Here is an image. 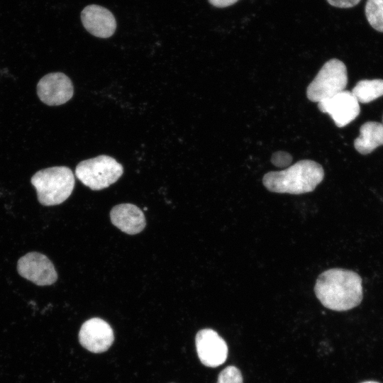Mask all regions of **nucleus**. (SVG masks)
Segmentation results:
<instances>
[{"label": "nucleus", "instance_id": "obj_1", "mask_svg": "<svg viewBox=\"0 0 383 383\" xmlns=\"http://www.w3.org/2000/svg\"><path fill=\"white\" fill-rule=\"evenodd\" d=\"M314 292L326 308L344 311L358 306L362 299V279L356 272L333 268L316 279Z\"/></svg>", "mask_w": 383, "mask_h": 383}, {"label": "nucleus", "instance_id": "obj_2", "mask_svg": "<svg viewBox=\"0 0 383 383\" xmlns=\"http://www.w3.org/2000/svg\"><path fill=\"white\" fill-rule=\"evenodd\" d=\"M324 177L322 166L311 160H303L282 171L269 172L262 179L272 192L301 194L313 191Z\"/></svg>", "mask_w": 383, "mask_h": 383}, {"label": "nucleus", "instance_id": "obj_3", "mask_svg": "<svg viewBox=\"0 0 383 383\" xmlns=\"http://www.w3.org/2000/svg\"><path fill=\"white\" fill-rule=\"evenodd\" d=\"M39 202L44 206H55L64 202L72 193L74 177L67 167L59 166L41 170L31 178Z\"/></svg>", "mask_w": 383, "mask_h": 383}, {"label": "nucleus", "instance_id": "obj_4", "mask_svg": "<svg viewBox=\"0 0 383 383\" xmlns=\"http://www.w3.org/2000/svg\"><path fill=\"white\" fill-rule=\"evenodd\" d=\"M123 166L114 158L102 155L80 162L75 175L92 190H101L115 183L123 174Z\"/></svg>", "mask_w": 383, "mask_h": 383}, {"label": "nucleus", "instance_id": "obj_5", "mask_svg": "<svg viewBox=\"0 0 383 383\" xmlns=\"http://www.w3.org/2000/svg\"><path fill=\"white\" fill-rule=\"evenodd\" d=\"M348 83L347 68L338 60L327 61L306 89L307 98L319 102L345 90Z\"/></svg>", "mask_w": 383, "mask_h": 383}, {"label": "nucleus", "instance_id": "obj_6", "mask_svg": "<svg viewBox=\"0 0 383 383\" xmlns=\"http://www.w3.org/2000/svg\"><path fill=\"white\" fill-rule=\"evenodd\" d=\"M18 274L38 286L51 285L57 279V274L52 262L43 254L28 252L18 261Z\"/></svg>", "mask_w": 383, "mask_h": 383}, {"label": "nucleus", "instance_id": "obj_7", "mask_svg": "<svg viewBox=\"0 0 383 383\" xmlns=\"http://www.w3.org/2000/svg\"><path fill=\"white\" fill-rule=\"evenodd\" d=\"M318 108L321 112L329 114L339 128L354 121L360 111L358 101L353 94L348 90H343L318 102Z\"/></svg>", "mask_w": 383, "mask_h": 383}, {"label": "nucleus", "instance_id": "obj_8", "mask_svg": "<svg viewBox=\"0 0 383 383\" xmlns=\"http://www.w3.org/2000/svg\"><path fill=\"white\" fill-rule=\"evenodd\" d=\"M195 345L198 357L205 366L216 367L223 364L227 359L226 343L212 329L200 330L196 335Z\"/></svg>", "mask_w": 383, "mask_h": 383}, {"label": "nucleus", "instance_id": "obj_9", "mask_svg": "<svg viewBox=\"0 0 383 383\" xmlns=\"http://www.w3.org/2000/svg\"><path fill=\"white\" fill-rule=\"evenodd\" d=\"M40 99L49 106H59L73 96L74 87L70 79L64 73L52 72L41 78L37 85Z\"/></svg>", "mask_w": 383, "mask_h": 383}, {"label": "nucleus", "instance_id": "obj_10", "mask_svg": "<svg viewBox=\"0 0 383 383\" xmlns=\"http://www.w3.org/2000/svg\"><path fill=\"white\" fill-rule=\"evenodd\" d=\"M114 340L113 331L110 325L99 318L86 321L79 332L80 344L91 353L106 351Z\"/></svg>", "mask_w": 383, "mask_h": 383}, {"label": "nucleus", "instance_id": "obj_11", "mask_svg": "<svg viewBox=\"0 0 383 383\" xmlns=\"http://www.w3.org/2000/svg\"><path fill=\"white\" fill-rule=\"evenodd\" d=\"M81 19L85 29L98 38H109L116 28V21L112 13L99 5L86 6L81 13Z\"/></svg>", "mask_w": 383, "mask_h": 383}, {"label": "nucleus", "instance_id": "obj_12", "mask_svg": "<svg viewBox=\"0 0 383 383\" xmlns=\"http://www.w3.org/2000/svg\"><path fill=\"white\" fill-rule=\"evenodd\" d=\"M110 218L113 226L129 235L139 233L146 225L144 213L132 204L115 206L110 212Z\"/></svg>", "mask_w": 383, "mask_h": 383}, {"label": "nucleus", "instance_id": "obj_13", "mask_svg": "<svg viewBox=\"0 0 383 383\" xmlns=\"http://www.w3.org/2000/svg\"><path fill=\"white\" fill-rule=\"evenodd\" d=\"M383 145V125L377 121H368L360 128V135L354 141L355 148L362 155L372 152Z\"/></svg>", "mask_w": 383, "mask_h": 383}, {"label": "nucleus", "instance_id": "obj_14", "mask_svg": "<svg viewBox=\"0 0 383 383\" xmlns=\"http://www.w3.org/2000/svg\"><path fill=\"white\" fill-rule=\"evenodd\" d=\"M359 103H370L383 96V79H362L351 91Z\"/></svg>", "mask_w": 383, "mask_h": 383}, {"label": "nucleus", "instance_id": "obj_15", "mask_svg": "<svg viewBox=\"0 0 383 383\" xmlns=\"http://www.w3.org/2000/svg\"><path fill=\"white\" fill-rule=\"evenodd\" d=\"M365 12L370 25L376 30L383 33V0H367Z\"/></svg>", "mask_w": 383, "mask_h": 383}, {"label": "nucleus", "instance_id": "obj_16", "mask_svg": "<svg viewBox=\"0 0 383 383\" xmlns=\"http://www.w3.org/2000/svg\"><path fill=\"white\" fill-rule=\"evenodd\" d=\"M216 383H243L240 371L235 366H228L218 374Z\"/></svg>", "mask_w": 383, "mask_h": 383}, {"label": "nucleus", "instance_id": "obj_17", "mask_svg": "<svg viewBox=\"0 0 383 383\" xmlns=\"http://www.w3.org/2000/svg\"><path fill=\"white\" fill-rule=\"evenodd\" d=\"M292 156L286 152L279 151L273 154L272 162L277 167H287L292 162Z\"/></svg>", "mask_w": 383, "mask_h": 383}, {"label": "nucleus", "instance_id": "obj_18", "mask_svg": "<svg viewBox=\"0 0 383 383\" xmlns=\"http://www.w3.org/2000/svg\"><path fill=\"white\" fill-rule=\"evenodd\" d=\"M361 0H327L328 3L333 6L348 9L351 8L360 3Z\"/></svg>", "mask_w": 383, "mask_h": 383}, {"label": "nucleus", "instance_id": "obj_19", "mask_svg": "<svg viewBox=\"0 0 383 383\" xmlns=\"http://www.w3.org/2000/svg\"><path fill=\"white\" fill-rule=\"evenodd\" d=\"M238 0H209V2L218 8H224L231 6L236 3Z\"/></svg>", "mask_w": 383, "mask_h": 383}, {"label": "nucleus", "instance_id": "obj_20", "mask_svg": "<svg viewBox=\"0 0 383 383\" xmlns=\"http://www.w3.org/2000/svg\"><path fill=\"white\" fill-rule=\"evenodd\" d=\"M362 383H379V382H374V381H367V382H362Z\"/></svg>", "mask_w": 383, "mask_h": 383}, {"label": "nucleus", "instance_id": "obj_21", "mask_svg": "<svg viewBox=\"0 0 383 383\" xmlns=\"http://www.w3.org/2000/svg\"><path fill=\"white\" fill-rule=\"evenodd\" d=\"M382 125H383V118H382Z\"/></svg>", "mask_w": 383, "mask_h": 383}]
</instances>
